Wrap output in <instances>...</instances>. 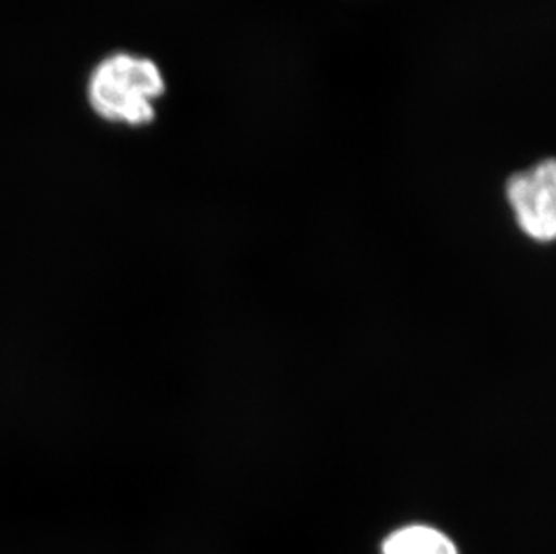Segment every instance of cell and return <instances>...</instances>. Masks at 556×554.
Here are the masks:
<instances>
[{
  "label": "cell",
  "instance_id": "cell-1",
  "mask_svg": "<svg viewBox=\"0 0 556 554\" xmlns=\"http://www.w3.org/2000/svg\"><path fill=\"white\" fill-rule=\"evenodd\" d=\"M163 65L136 49H109L90 65L84 101L94 119L122 130H144L159 119L168 96Z\"/></svg>",
  "mask_w": 556,
  "mask_h": 554
},
{
  "label": "cell",
  "instance_id": "cell-2",
  "mask_svg": "<svg viewBox=\"0 0 556 554\" xmlns=\"http://www.w3.org/2000/svg\"><path fill=\"white\" fill-rule=\"evenodd\" d=\"M504 197L520 232L535 243H552L556 236V163L546 158L511 173Z\"/></svg>",
  "mask_w": 556,
  "mask_h": 554
},
{
  "label": "cell",
  "instance_id": "cell-3",
  "mask_svg": "<svg viewBox=\"0 0 556 554\" xmlns=\"http://www.w3.org/2000/svg\"><path fill=\"white\" fill-rule=\"evenodd\" d=\"M382 554H459L456 542L429 524H407L382 542Z\"/></svg>",
  "mask_w": 556,
  "mask_h": 554
}]
</instances>
